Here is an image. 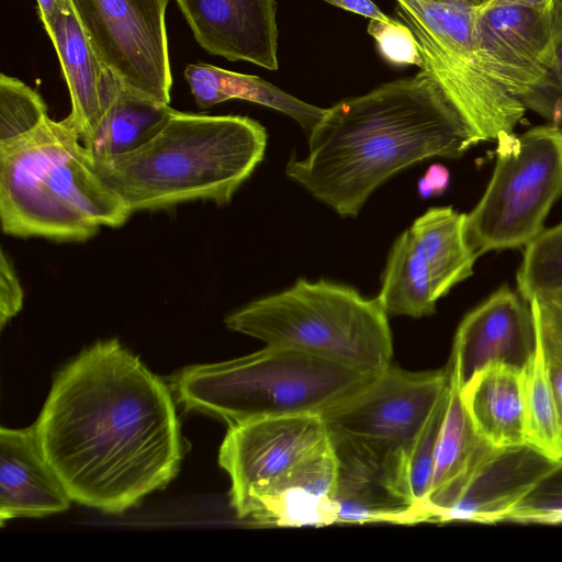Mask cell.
I'll list each match as a JSON object with an SVG mask.
<instances>
[{
    "label": "cell",
    "instance_id": "cell-38",
    "mask_svg": "<svg viewBox=\"0 0 562 562\" xmlns=\"http://www.w3.org/2000/svg\"><path fill=\"white\" fill-rule=\"evenodd\" d=\"M38 8V15L42 21L43 27L46 29L56 18V15L66 9L69 0H36Z\"/></svg>",
    "mask_w": 562,
    "mask_h": 562
},
{
    "label": "cell",
    "instance_id": "cell-22",
    "mask_svg": "<svg viewBox=\"0 0 562 562\" xmlns=\"http://www.w3.org/2000/svg\"><path fill=\"white\" fill-rule=\"evenodd\" d=\"M465 214L431 207L409 227L428 266L436 299L473 274L476 260L465 239Z\"/></svg>",
    "mask_w": 562,
    "mask_h": 562
},
{
    "label": "cell",
    "instance_id": "cell-2",
    "mask_svg": "<svg viewBox=\"0 0 562 562\" xmlns=\"http://www.w3.org/2000/svg\"><path fill=\"white\" fill-rule=\"evenodd\" d=\"M307 136V156L285 173L342 217L398 171L481 142L425 69L326 109Z\"/></svg>",
    "mask_w": 562,
    "mask_h": 562
},
{
    "label": "cell",
    "instance_id": "cell-14",
    "mask_svg": "<svg viewBox=\"0 0 562 562\" xmlns=\"http://www.w3.org/2000/svg\"><path fill=\"white\" fill-rule=\"evenodd\" d=\"M535 347L536 328L530 304L504 285L461 321L447 368L461 389L490 363L501 362L522 369Z\"/></svg>",
    "mask_w": 562,
    "mask_h": 562
},
{
    "label": "cell",
    "instance_id": "cell-27",
    "mask_svg": "<svg viewBox=\"0 0 562 562\" xmlns=\"http://www.w3.org/2000/svg\"><path fill=\"white\" fill-rule=\"evenodd\" d=\"M517 291L528 302L539 294L562 292V222L525 246Z\"/></svg>",
    "mask_w": 562,
    "mask_h": 562
},
{
    "label": "cell",
    "instance_id": "cell-18",
    "mask_svg": "<svg viewBox=\"0 0 562 562\" xmlns=\"http://www.w3.org/2000/svg\"><path fill=\"white\" fill-rule=\"evenodd\" d=\"M44 30L56 50L68 87L69 116L77 124L83 142L98 126L122 82L95 55L70 3Z\"/></svg>",
    "mask_w": 562,
    "mask_h": 562
},
{
    "label": "cell",
    "instance_id": "cell-35",
    "mask_svg": "<svg viewBox=\"0 0 562 562\" xmlns=\"http://www.w3.org/2000/svg\"><path fill=\"white\" fill-rule=\"evenodd\" d=\"M449 181L450 173L445 166L431 165L417 183L418 194L424 199L439 195L446 191Z\"/></svg>",
    "mask_w": 562,
    "mask_h": 562
},
{
    "label": "cell",
    "instance_id": "cell-24",
    "mask_svg": "<svg viewBox=\"0 0 562 562\" xmlns=\"http://www.w3.org/2000/svg\"><path fill=\"white\" fill-rule=\"evenodd\" d=\"M493 448L475 431L462 402L460 386L450 378L449 401L436 445L426 506L427 521L432 507Z\"/></svg>",
    "mask_w": 562,
    "mask_h": 562
},
{
    "label": "cell",
    "instance_id": "cell-12",
    "mask_svg": "<svg viewBox=\"0 0 562 562\" xmlns=\"http://www.w3.org/2000/svg\"><path fill=\"white\" fill-rule=\"evenodd\" d=\"M330 442L317 414L267 417L229 426L218 462L232 481L234 509Z\"/></svg>",
    "mask_w": 562,
    "mask_h": 562
},
{
    "label": "cell",
    "instance_id": "cell-3",
    "mask_svg": "<svg viewBox=\"0 0 562 562\" xmlns=\"http://www.w3.org/2000/svg\"><path fill=\"white\" fill-rule=\"evenodd\" d=\"M267 138L248 116L173 110L145 144L93 166L132 213L195 200L223 205L262 160Z\"/></svg>",
    "mask_w": 562,
    "mask_h": 562
},
{
    "label": "cell",
    "instance_id": "cell-30",
    "mask_svg": "<svg viewBox=\"0 0 562 562\" xmlns=\"http://www.w3.org/2000/svg\"><path fill=\"white\" fill-rule=\"evenodd\" d=\"M555 33V63L542 83L522 97L526 106L562 127V0H551Z\"/></svg>",
    "mask_w": 562,
    "mask_h": 562
},
{
    "label": "cell",
    "instance_id": "cell-17",
    "mask_svg": "<svg viewBox=\"0 0 562 562\" xmlns=\"http://www.w3.org/2000/svg\"><path fill=\"white\" fill-rule=\"evenodd\" d=\"M70 496L46 460L34 426L0 429V521L68 509Z\"/></svg>",
    "mask_w": 562,
    "mask_h": 562
},
{
    "label": "cell",
    "instance_id": "cell-16",
    "mask_svg": "<svg viewBox=\"0 0 562 562\" xmlns=\"http://www.w3.org/2000/svg\"><path fill=\"white\" fill-rule=\"evenodd\" d=\"M338 463L333 445L252 494L235 512L261 526L324 527L336 524Z\"/></svg>",
    "mask_w": 562,
    "mask_h": 562
},
{
    "label": "cell",
    "instance_id": "cell-37",
    "mask_svg": "<svg viewBox=\"0 0 562 562\" xmlns=\"http://www.w3.org/2000/svg\"><path fill=\"white\" fill-rule=\"evenodd\" d=\"M340 9L360 14L370 20L392 22L394 19L383 13L372 0H324Z\"/></svg>",
    "mask_w": 562,
    "mask_h": 562
},
{
    "label": "cell",
    "instance_id": "cell-11",
    "mask_svg": "<svg viewBox=\"0 0 562 562\" xmlns=\"http://www.w3.org/2000/svg\"><path fill=\"white\" fill-rule=\"evenodd\" d=\"M472 35L483 70L518 100L538 88L554 66L551 0L538 7H475Z\"/></svg>",
    "mask_w": 562,
    "mask_h": 562
},
{
    "label": "cell",
    "instance_id": "cell-36",
    "mask_svg": "<svg viewBox=\"0 0 562 562\" xmlns=\"http://www.w3.org/2000/svg\"><path fill=\"white\" fill-rule=\"evenodd\" d=\"M542 346L546 353L549 376L558 408L560 424L562 426V351L557 348L546 346L543 342Z\"/></svg>",
    "mask_w": 562,
    "mask_h": 562
},
{
    "label": "cell",
    "instance_id": "cell-31",
    "mask_svg": "<svg viewBox=\"0 0 562 562\" xmlns=\"http://www.w3.org/2000/svg\"><path fill=\"white\" fill-rule=\"evenodd\" d=\"M368 33L375 40L381 56L393 65H415L422 68L423 59L417 40L405 23L370 20Z\"/></svg>",
    "mask_w": 562,
    "mask_h": 562
},
{
    "label": "cell",
    "instance_id": "cell-7",
    "mask_svg": "<svg viewBox=\"0 0 562 562\" xmlns=\"http://www.w3.org/2000/svg\"><path fill=\"white\" fill-rule=\"evenodd\" d=\"M496 162L484 194L465 214V239L476 257L527 246L544 228L562 194V127L549 124L496 139Z\"/></svg>",
    "mask_w": 562,
    "mask_h": 562
},
{
    "label": "cell",
    "instance_id": "cell-25",
    "mask_svg": "<svg viewBox=\"0 0 562 562\" xmlns=\"http://www.w3.org/2000/svg\"><path fill=\"white\" fill-rule=\"evenodd\" d=\"M376 299L387 316L423 317L436 312L428 266L409 228L391 248Z\"/></svg>",
    "mask_w": 562,
    "mask_h": 562
},
{
    "label": "cell",
    "instance_id": "cell-39",
    "mask_svg": "<svg viewBox=\"0 0 562 562\" xmlns=\"http://www.w3.org/2000/svg\"><path fill=\"white\" fill-rule=\"evenodd\" d=\"M550 2V0H488L487 5H499V4H524V5H543Z\"/></svg>",
    "mask_w": 562,
    "mask_h": 562
},
{
    "label": "cell",
    "instance_id": "cell-26",
    "mask_svg": "<svg viewBox=\"0 0 562 562\" xmlns=\"http://www.w3.org/2000/svg\"><path fill=\"white\" fill-rule=\"evenodd\" d=\"M521 400L526 442L546 457L562 461V426L537 331L535 350L521 369Z\"/></svg>",
    "mask_w": 562,
    "mask_h": 562
},
{
    "label": "cell",
    "instance_id": "cell-4",
    "mask_svg": "<svg viewBox=\"0 0 562 562\" xmlns=\"http://www.w3.org/2000/svg\"><path fill=\"white\" fill-rule=\"evenodd\" d=\"M132 214L101 179L75 121L46 116L0 143V221L4 234L83 241Z\"/></svg>",
    "mask_w": 562,
    "mask_h": 562
},
{
    "label": "cell",
    "instance_id": "cell-15",
    "mask_svg": "<svg viewBox=\"0 0 562 562\" xmlns=\"http://www.w3.org/2000/svg\"><path fill=\"white\" fill-rule=\"evenodd\" d=\"M196 43L210 55L277 70L274 0H175Z\"/></svg>",
    "mask_w": 562,
    "mask_h": 562
},
{
    "label": "cell",
    "instance_id": "cell-8",
    "mask_svg": "<svg viewBox=\"0 0 562 562\" xmlns=\"http://www.w3.org/2000/svg\"><path fill=\"white\" fill-rule=\"evenodd\" d=\"M449 383L447 367L409 372L391 364L321 416L334 447L381 468L412 502L406 486L408 458Z\"/></svg>",
    "mask_w": 562,
    "mask_h": 562
},
{
    "label": "cell",
    "instance_id": "cell-1",
    "mask_svg": "<svg viewBox=\"0 0 562 562\" xmlns=\"http://www.w3.org/2000/svg\"><path fill=\"white\" fill-rule=\"evenodd\" d=\"M33 426L71 501L105 513L134 506L179 469L170 392L116 339L95 342L59 371Z\"/></svg>",
    "mask_w": 562,
    "mask_h": 562
},
{
    "label": "cell",
    "instance_id": "cell-34",
    "mask_svg": "<svg viewBox=\"0 0 562 562\" xmlns=\"http://www.w3.org/2000/svg\"><path fill=\"white\" fill-rule=\"evenodd\" d=\"M505 521L562 525V506H535L526 503L512 512Z\"/></svg>",
    "mask_w": 562,
    "mask_h": 562
},
{
    "label": "cell",
    "instance_id": "cell-32",
    "mask_svg": "<svg viewBox=\"0 0 562 562\" xmlns=\"http://www.w3.org/2000/svg\"><path fill=\"white\" fill-rule=\"evenodd\" d=\"M529 304L542 342L562 351V292L536 295Z\"/></svg>",
    "mask_w": 562,
    "mask_h": 562
},
{
    "label": "cell",
    "instance_id": "cell-23",
    "mask_svg": "<svg viewBox=\"0 0 562 562\" xmlns=\"http://www.w3.org/2000/svg\"><path fill=\"white\" fill-rule=\"evenodd\" d=\"M173 109L140 95L123 83L93 133L82 144L93 164L130 153L149 140Z\"/></svg>",
    "mask_w": 562,
    "mask_h": 562
},
{
    "label": "cell",
    "instance_id": "cell-29",
    "mask_svg": "<svg viewBox=\"0 0 562 562\" xmlns=\"http://www.w3.org/2000/svg\"><path fill=\"white\" fill-rule=\"evenodd\" d=\"M47 105L40 93L22 80L0 76V143L18 138L41 124Z\"/></svg>",
    "mask_w": 562,
    "mask_h": 562
},
{
    "label": "cell",
    "instance_id": "cell-6",
    "mask_svg": "<svg viewBox=\"0 0 562 562\" xmlns=\"http://www.w3.org/2000/svg\"><path fill=\"white\" fill-rule=\"evenodd\" d=\"M226 326L271 347L380 373L393 355L389 316L378 299L348 285L299 279L291 288L232 313Z\"/></svg>",
    "mask_w": 562,
    "mask_h": 562
},
{
    "label": "cell",
    "instance_id": "cell-28",
    "mask_svg": "<svg viewBox=\"0 0 562 562\" xmlns=\"http://www.w3.org/2000/svg\"><path fill=\"white\" fill-rule=\"evenodd\" d=\"M450 383L419 434L406 465V486L411 501L427 521L426 506L429 495L436 445L446 415Z\"/></svg>",
    "mask_w": 562,
    "mask_h": 562
},
{
    "label": "cell",
    "instance_id": "cell-20",
    "mask_svg": "<svg viewBox=\"0 0 562 562\" xmlns=\"http://www.w3.org/2000/svg\"><path fill=\"white\" fill-rule=\"evenodd\" d=\"M333 448L338 463L336 524L423 521L417 508L381 468L345 449Z\"/></svg>",
    "mask_w": 562,
    "mask_h": 562
},
{
    "label": "cell",
    "instance_id": "cell-13",
    "mask_svg": "<svg viewBox=\"0 0 562 562\" xmlns=\"http://www.w3.org/2000/svg\"><path fill=\"white\" fill-rule=\"evenodd\" d=\"M560 471L562 461L528 443L493 448L432 507L430 521L504 522Z\"/></svg>",
    "mask_w": 562,
    "mask_h": 562
},
{
    "label": "cell",
    "instance_id": "cell-9",
    "mask_svg": "<svg viewBox=\"0 0 562 562\" xmlns=\"http://www.w3.org/2000/svg\"><path fill=\"white\" fill-rule=\"evenodd\" d=\"M400 21L413 31L423 59L448 100L480 140L513 132L526 106L481 67L472 24L473 5L395 0Z\"/></svg>",
    "mask_w": 562,
    "mask_h": 562
},
{
    "label": "cell",
    "instance_id": "cell-19",
    "mask_svg": "<svg viewBox=\"0 0 562 562\" xmlns=\"http://www.w3.org/2000/svg\"><path fill=\"white\" fill-rule=\"evenodd\" d=\"M461 398L477 435L495 448L526 442L521 400V369L490 363L460 389Z\"/></svg>",
    "mask_w": 562,
    "mask_h": 562
},
{
    "label": "cell",
    "instance_id": "cell-5",
    "mask_svg": "<svg viewBox=\"0 0 562 562\" xmlns=\"http://www.w3.org/2000/svg\"><path fill=\"white\" fill-rule=\"evenodd\" d=\"M378 374L267 346L233 360L188 367L178 374L176 389L187 409L233 426L267 417L322 415Z\"/></svg>",
    "mask_w": 562,
    "mask_h": 562
},
{
    "label": "cell",
    "instance_id": "cell-40",
    "mask_svg": "<svg viewBox=\"0 0 562 562\" xmlns=\"http://www.w3.org/2000/svg\"><path fill=\"white\" fill-rule=\"evenodd\" d=\"M431 2H438V3H465L473 7H480L484 3H486L488 0H427Z\"/></svg>",
    "mask_w": 562,
    "mask_h": 562
},
{
    "label": "cell",
    "instance_id": "cell-21",
    "mask_svg": "<svg viewBox=\"0 0 562 562\" xmlns=\"http://www.w3.org/2000/svg\"><path fill=\"white\" fill-rule=\"evenodd\" d=\"M183 76L201 110L232 99L245 100L291 116L307 135L326 112V109L306 103L260 77L235 72L206 63L187 65Z\"/></svg>",
    "mask_w": 562,
    "mask_h": 562
},
{
    "label": "cell",
    "instance_id": "cell-33",
    "mask_svg": "<svg viewBox=\"0 0 562 562\" xmlns=\"http://www.w3.org/2000/svg\"><path fill=\"white\" fill-rule=\"evenodd\" d=\"M23 305V290L5 251L0 259V325L1 328L14 317Z\"/></svg>",
    "mask_w": 562,
    "mask_h": 562
},
{
    "label": "cell",
    "instance_id": "cell-10",
    "mask_svg": "<svg viewBox=\"0 0 562 562\" xmlns=\"http://www.w3.org/2000/svg\"><path fill=\"white\" fill-rule=\"evenodd\" d=\"M101 63L130 90L169 104V0H69Z\"/></svg>",
    "mask_w": 562,
    "mask_h": 562
}]
</instances>
